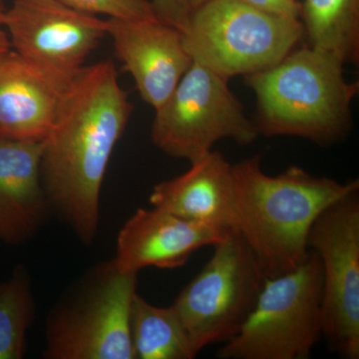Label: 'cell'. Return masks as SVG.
Here are the masks:
<instances>
[{
  "mask_svg": "<svg viewBox=\"0 0 359 359\" xmlns=\"http://www.w3.org/2000/svg\"><path fill=\"white\" fill-rule=\"evenodd\" d=\"M131 112L111 61L83 66L71 79L44 140L45 195L85 245L97 236L104 177Z\"/></svg>",
  "mask_w": 359,
  "mask_h": 359,
  "instance_id": "6da1fadb",
  "label": "cell"
},
{
  "mask_svg": "<svg viewBox=\"0 0 359 359\" xmlns=\"http://www.w3.org/2000/svg\"><path fill=\"white\" fill-rule=\"evenodd\" d=\"M238 231L266 278L299 268L309 252V235L321 212L359 190L358 180L339 183L299 166L278 176L262 169L261 156L233 165Z\"/></svg>",
  "mask_w": 359,
  "mask_h": 359,
  "instance_id": "7a4b0ae2",
  "label": "cell"
},
{
  "mask_svg": "<svg viewBox=\"0 0 359 359\" xmlns=\"http://www.w3.org/2000/svg\"><path fill=\"white\" fill-rule=\"evenodd\" d=\"M257 97V133L295 136L321 146L346 138L358 82H347L344 63L309 45L276 65L245 75Z\"/></svg>",
  "mask_w": 359,
  "mask_h": 359,
  "instance_id": "3957f363",
  "label": "cell"
},
{
  "mask_svg": "<svg viewBox=\"0 0 359 359\" xmlns=\"http://www.w3.org/2000/svg\"><path fill=\"white\" fill-rule=\"evenodd\" d=\"M137 273L113 261L91 269L49 314L44 358L135 359L131 311Z\"/></svg>",
  "mask_w": 359,
  "mask_h": 359,
  "instance_id": "277c9868",
  "label": "cell"
},
{
  "mask_svg": "<svg viewBox=\"0 0 359 359\" xmlns=\"http://www.w3.org/2000/svg\"><path fill=\"white\" fill-rule=\"evenodd\" d=\"M323 269L308 257L285 275L266 278L249 318L217 351L219 359H306L323 337Z\"/></svg>",
  "mask_w": 359,
  "mask_h": 359,
  "instance_id": "5b68a950",
  "label": "cell"
},
{
  "mask_svg": "<svg viewBox=\"0 0 359 359\" xmlns=\"http://www.w3.org/2000/svg\"><path fill=\"white\" fill-rule=\"evenodd\" d=\"M182 34L193 61L230 79L280 62L304 29L301 20L262 13L240 0H209L190 13Z\"/></svg>",
  "mask_w": 359,
  "mask_h": 359,
  "instance_id": "8992f818",
  "label": "cell"
},
{
  "mask_svg": "<svg viewBox=\"0 0 359 359\" xmlns=\"http://www.w3.org/2000/svg\"><path fill=\"white\" fill-rule=\"evenodd\" d=\"M214 249L204 269L172 304L197 354L238 334L266 280L240 231H231Z\"/></svg>",
  "mask_w": 359,
  "mask_h": 359,
  "instance_id": "52a82bcc",
  "label": "cell"
},
{
  "mask_svg": "<svg viewBox=\"0 0 359 359\" xmlns=\"http://www.w3.org/2000/svg\"><path fill=\"white\" fill-rule=\"evenodd\" d=\"M229 79L193 61L152 125V141L174 158L192 163L223 139L249 145L259 136L254 122L231 91Z\"/></svg>",
  "mask_w": 359,
  "mask_h": 359,
  "instance_id": "ba28073f",
  "label": "cell"
},
{
  "mask_svg": "<svg viewBox=\"0 0 359 359\" xmlns=\"http://www.w3.org/2000/svg\"><path fill=\"white\" fill-rule=\"evenodd\" d=\"M358 192L321 212L309 235L323 269V337L346 359L359 358Z\"/></svg>",
  "mask_w": 359,
  "mask_h": 359,
  "instance_id": "9c48e42d",
  "label": "cell"
},
{
  "mask_svg": "<svg viewBox=\"0 0 359 359\" xmlns=\"http://www.w3.org/2000/svg\"><path fill=\"white\" fill-rule=\"evenodd\" d=\"M11 48L39 67L72 78L107 35L106 20L58 0H14L4 16Z\"/></svg>",
  "mask_w": 359,
  "mask_h": 359,
  "instance_id": "30bf717a",
  "label": "cell"
},
{
  "mask_svg": "<svg viewBox=\"0 0 359 359\" xmlns=\"http://www.w3.org/2000/svg\"><path fill=\"white\" fill-rule=\"evenodd\" d=\"M106 25L116 54L133 76L142 99L157 109L192 65L183 34L159 18H108Z\"/></svg>",
  "mask_w": 359,
  "mask_h": 359,
  "instance_id": "8fae6325",
  "label": "cell"
},
{
  "mask_svg": "<svg viewBox=\"0 0 359 359\" xmlns=\"http://www.w3.org/2000/svg\"><path fill=\"white\" fill-rule=\"evenodd\" d=\"M233 230L189 221L153 207L138 209L117 238L116 268L124 273L141 269L181 268L196 250L216 245Z\"/></svg>",
  "mask_w": 359,
  "mask_h": 359,
  "instance_id": "7c38bea8",
  "label": "cell"
},
{
  "mask_svg": "<svg viewBox=\"0 0 359 359\" xmlns=\"http://www.w3.org/2000/svg\"><path fill=\"white\" fill-rule=\"evenodd\" d=\"M72 78L49 72L13 49L1 54L0 138L44 141Z\"/></svg>",
  "mask_w": 359,
  "mask_h": 359,
  "instance_id": "4fadbf2b",
  "label": "cell"
},
{
  "mask_svg": "<svg viewBox=\"0 0 359 359\" xmlns=\"http://www.w3.org/2000/svg\"><path fill=\"white\" fill-rule=\"evenodd\" d=\"M190 164L186 173L154 187L152 207L189 221L238 231L233 165L212 150Z\"/></svg>",
  "mask_w": 359,
  "mask_h": 359,
  "instance_id": "5bb4252c",
  "label": "cell"
},
{
  "mask_svg": "<svg viewBox=\"0 0 359 359\" xmlns=\"http://www.w3.org/2000/svg\"><path fill=\"white\" fill-rule=\"evenodd\" d=\"M44 141L0 138V240L29 241L41 228L48 200L41 179Z\"/></svg>",
  "mask_w": 359,
  "mask_h": 359,
  "instance_id": "9a60e30c",
  "label": "cell"
},
{
  "mask_svg": "<svg viewBox=\"0 0 359 359\" xmlns=\"http://www.w3.org/2000/svg\"><path fill=\"white\" fill-rule=\"evenodd\" d=\"M301 18L309 46L344 65L359 58V0H304Z\"/></svg>",
  "mask_w": 359,
  "mask_h": 359,
  "instance_id": "2e32d148",
  "label": "cell"
},
{
  "mask_svg": "<svg viewBox=\"0 0 359 359\" xmlns=\"http://www.w3.org/2000/svg\"><path fill=\"white\" fill-rule=\"evenodd\" d=\"M135 359H193L197 356L173 306L161 308L135 295L131 311Z\"/></svg>",
  "mask_w": 359,
  "mask_h": 359,
  "instance_id": "e0dca14e",
  "label": "cell"
},
{
  "mask_svg": "<svg viewBox=\"0 0 359 359\" xmlns=\"http://www.w3.org/2000/svg\"><path fill=\"white\" fill-rule=\"evenodd\" d=\"M34 311L29 276L18 266L8 280L0 283V359L23 358Z\"/></svg>",
  "mask_w": 359,
  "mask_h": 359,
  "instance_id": "ac0fdd59",
  "label": "cell"
},
{
  "mask_svg": "<svg viewBox=\"0 0 359 359\" xmlns=\"http://www.w3.org/2000/svg\"><path fill=\"white\" fill-rule=\"evenodd\" d=\"M80 13L103 14L117 20H152L158 18L149 0H58Z\"/></svg>",
  "mask_w": 359,
  "mask_h": 359,
  "instance_id": "d6986e66",
  "label": "cell"
},
{
  "mask_svg": "<svg viewBox=\"0 0 359 359\" xmlns=\"http://www.w3.org/2000/svg\"><path fill=\"white\" fill-rule=\"evenodd\" d=\"M151 2L159 20L174 26L181 32L185 30L190 13L183 0H152Z\"/></svg>",
  "mask_w": 359,
  "mask_h": 359,
  "instance_id": "ffe728a7",
  "label": "cell"
},
{
  "mask_svg": "<svg viewBox=\"0 0 359 359\" xmlns=\"http://www.w3.org/2000/svg\"><path fill=\"white\" fill-rule=\"evenodd\" d=\"M245 4L271 15L301 20L302 6L294 0H240Z\"/></svg>",
  "mask_w": 359,
  "mask_h": 359,
  "instance_id": "44dd1931",
  "label": "cell"
},
{
  "mask_svg": "<svg viewBox=\"0 0 359 359\" xmlns=\"http://www.w3.org/2000/svg\"><path fill=\"white\" fill-rule=\"evenodd\" d=\"M6 9L4 1L0 0V55L13 49L11 41H9L8 34L4 30V16H6Z\"/></svg>",
  "mask_w": 359,
  "mask_h": 359,
  "instance_id": "7402d4cb",
  "label": "cell"
},
{
  "mask_svg": "<svg viewBox=\"0 0 359 359\" xmlns=\"http://www.w3.org/2000/svg\"><path fill=\"white\" fill-rule=\"evenodd\" d=\"M207 1H209V0H183L184 4H185L187 9H188L190 13H192L194 9L198 8V7Z\"/></svg>",
  "mask_w": 359,
  "mask_h": 359,
  "instance_id": "603a6c76",
  "label": "cell"
},
{
  "mask_svg": "<svg viewBox=\"0 0 359 359\" xmlns=\"http://www.w3.org/2000/svg\"><path fill=\"white\" fill-rule=\"evenodd\" d=\"M294 1H297V0H294Z\"/></svg>",
  "mask_w": 359,
  "mask_h": 359,
  "instance_id": "cb8c5ba5",
  "label": "cell"
}]
</instances>
